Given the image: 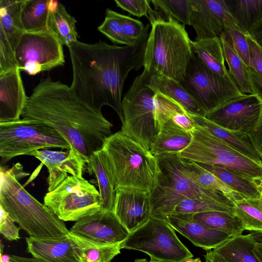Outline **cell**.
Returning <instances> with one entry per match:
<instances>
[{"mask_svg": "<svg viewBox=\"0 0 262 262\" xmlns=\"http://www.w3.org/2000/svg\"><path fill=\"white\" fill-rule=\"evenodd\" d=\"M150 25L133 45L119 46L100 40L95 43L77 41L69 48L72 67L70 88L81 100L99 111L112 107L122 123V95L130 71L144 66Z\"/></svg>", "mask_w": 262, "mask_h": 262, "instance_id": "1", "label": "cell"}, {"mask_svg": "<svg viewBox=\"0 0 262 262\" xmlns=\"http://www.w3.org/2000/svg\"><path fill=\"white\" fill-rule=\"evenodd\" d=\"M22 117L54 128L87 161L113 134V125L101 111L81 100L70 86L50 77L41 79L33 89Z\"/></svg>", "mask_w": 262, "mask_h": 262, "instance_id": "2", "label": "cell"}, {"mask_svg": "<svg viewBox=\"0 0 262 262\" xmlns=\"http://www.w3.org/2000/svg\"><path fill=\"white\" fill-rule=\"evenodd\" d=\"M28 175L19 163L11 168L1 166L0 207L33 239H64L70 232L64 222L19 182Z\"/></svg>", "mask_w": 262, "mask_h": 262, "instance_id": "3", "label": "cell"}, {"mask_svg": "<svg viewBox=\"0 0 262 262\" xmlns=\"http://www.w3.org/2000/svg\"><path fill=\"white\" fill-rule=\"evenodd\" d=\"M160 171L150 193V217L166 221L187 199L217 202L233 207V202L222 192L204 187L184 171L183 159L176 155L156 157Z\"/></svg>", "mask_w": 262, "mask_h": 262, "instance_id": "4", "label": "cell"}, {"mask_svg": "<svg viewBox=\"0 0 262 262\" xmlns=\"http://www.w3.org/2000/svg\"><path fill=\"white\" fill-rule=\"evenodd\" d=\"M102 149L111 165L116 191L126 188L152 191L160 169L150 150L121 130L108 137Z\"/></svg>", "mask_w": 262, "mask_h": 262, "instance_id": "5", "label": "cell"}, {"mask_svg": "<svg viewBox=\"0 0 262 262\" xmlns=\"http://www.w3.org/2000/svg\"><path fill=\"white\" fill-rule=\"evenodd\" d=\"M144 69L180 83L192 56V40L185 26L172 19L150 24Z\"/></svg>", "mask_w": 262, "mask_h": 262, "instance_id": "6", "label": "cell"}, {"mask_svg": "<svg viewBox=\"0 0 262 262\" xmlns=\"http://www.w3.org/2000/svg\"><path fill=\"white\" fill-rule=\"evenodd\" d=\"M151 75L144 69L124 96L121 130L149 150L159 132L155 120L156 92L149 85Z\"/></svg>", "mask_w": 262, "mask_h": 262, "instance_id": "7", "label": "cell"}, {"mask_svg": "<svg viewBox=\"0 0 262 262\" xmlns=\"http://www.w3.org/2000/svg\"><path fill=\"white\" fill-rule=\"evenodd\" d=\"M191 134L189 144L177 155L181 158L221 167L256 181L262 179V164L249 159L199 125H195Z\"/></svg>", "mask_w": 262, "mask_h": 262, "instance_id": "8", "label": "cell"}, {"mask_svg": "<svg viewBox=\"0 0 262 262\" xmlns=\"http://www.w3.org/2000/svg\"><path fill=\"white\" fill-rule=\"evenodd\" d=\"M71 145L57 130L31 119L0 123V156L7 162L20 155L50 148L68 149Z\"/></svg>", "mask_w": 262, "mask_h": 262, "instance_id": "9", "label": "cell"}, {"mask_svg": "<svg viewBox=\"0 0 262 262\" xmlns=\"http://www.w3.org/2000/svg\"><path fill=\"white\" fill-rule=\"evenodd\" d=\"M44 204L62 221H77L101 210L99 191L83 177L69 176L47 192Z\"/></svg>", "mask_w": 262, "mask_h": 262, "instance_id": "10", "label": "cell"}, {"mask_svg": "<svg viewBox=\"0 0 262 262\" xmlns=\"http://www.w3.org/2000/svg\"><path fill=\"white\" fill-rule=\"evenodd\" d=\"M121 247L143 252L150 259L160 261L181 262L193 257L166 221L151 217L142 227L129 233Z\"/></svg>", "mask_w": 262, "mask_h": 262, "instance_id": "11", "label": "cell"}, {"mask_svg": "<svg viewBox=\"0 0 262 262\" xmlns=\"http://www.w3.org/2000/svg\"><path fill=\"white\" fill-rule=\"evenodd\" d=\"M180 83L196 100L206 114L244 94L233 80L211 71L194 53Z\"/></svg>", "mask_w": 262, "mask_h": 262, "instance_id": "12", "label": "cell"}, {"mask_svg": "<svg viewBox=\"0 0 262 262\" xmlns=\"http://www.w3.org/2000/svg\"><path fill=\"white\" fill-rule=\"evenodd\" d=\"M63 46L49 31L25 32L15 52L17 67L29 75H35L63 66Z\"/></svg>", "mask_w": 262, "mask_h": 262, "instance_id": "13", "label": "cell"}, {"mask_svg": "<svg viewBox=\"0 0 262 262\" xmlns=\"http://www.w3.org/2000/svg\"><path fill=\"white\" fill-rule=\"evenodd\" d=\"M262 101L255 94H242L225 102L204 117L226 129L249 133L256 125Z\"/></svg>", "mask_w": 262, "mask_h": 262, "instance_id": "14", "label": "cell"}, {"mask_svg": "<svg viewBox=\"0 0 262 262\" xmlns=\"http://www.w3.org/2000/svg\"><path fill=\"white\" fill-rule=\"evenodd\" d=\"M24 1H0V74L17 68L15 52L25 32L20 13Z\"/></svg>", "mask_w": 262, "mask_h": 262, "instance_id": "15", "label": "cell"}, {"mask_svg": "<svg viewBox=\"0 0 262 262\" xmlns=\"http://www.w3.org/2000/svg\"><path fill=\"white\" fill-rule=\"evenodd\" d=\"M189 26L196 34L195 39L220 37L233 19L225 0H189Z\"/></svg>", "mask_w": 262, "mask_h": 262, "instance_id": "16", "label": "cell"}, {"mask_svg": "<svg viewBox=\"0 0 262 262\" xmlns=\"http://www.w3.org/2000/svg\"><path fill=\"white\" fill-rule=\"evenodd\" d=\"M70 232L85 239L105 245L121 244L129 234L113 211L103 210L76 221Z\"/></svg>", "mask_w": 262, "mask_h": 262, "instance_id": "17", "label": "cell"}, {"mask_svg": "<svg viewBox=\"0 0 262 262\" xmlns=\"http://www.w3.org/2000/svg\"><path fill=\"white\" fill-rule=\"evenodd\" d=\"M27 251L33 257L47 262H80L82 252L99 244L71 233L61 240L26 238Z\"/></svg>", "mask_w": 262, "mask_h": 262, "instance_id": "18", "label": "cell"}, {"mask_svg": "<svg viewBox=\"0 0 262 262\" xmlns=\"http://www.w3.org/2000/svg\"><path fill=\"white\" fill-rule=\"evenodd\" d=\"M30 156L38 159L48 169V190L50 192L59 186L68 174L82 177L87 160L72 146L66 151H54L49 148L32 151Z\"/></svg>", "mask_w": 262, "mask_h": 262, "instance_id": "19", "label": "cell"}, {"mask_svg": "<svg viewBox=\"0 0 262 262\" xmlns=\"http://www.w3.org/2000/svg\"><path fill=\"white\" fill-rule=\"evenodd\" d=\"M113 212L129 233L135 231L150 218V192L133 188H118Z\"/></svg>", "mask_w": 262, "mask_h": 262, "instance_id": "20", "label": "cell"}, {"mask_svg": "<svg viewBox=\"0 0 262 262\" xmlns=\"http://www.w3.org/2000/svg\"><path fill=\"white\" fill-rule=\"evenodd\" d=\"M28 100L18 67L0 74V123L19 120Z\"/></svg>", "mask_w": 262, "mask_h": 262, "instance_id": "21", "label": "cell"}, {"mask_svg": "<svg viewBox=\"0 0 262 262\" xmlns=\"http://www.w3.org/2000/svg\"><path fill=\"white\" fill-rule=\"evenodd\" d=\"M165 221L194 245L206 251L215 249L231 237L198 222L192 214H173Z\"/></svg>", "mask_w": 262, "mask_h": 262, "instance_id": "22", "label": "cell"}, {"mask_svg": "<svg viewBox=\"0 0 262 262\" xmlns=\"http://www.w3.org/2000/svg\"><path fill=\"white\" fill-rule=\"evenodd\" d=\"M86 168L89 174L96 177L101 198V210L113 211L116 191L111 165L102 148L90 157Z\"/></svg>", "mask_w": 262, "mask_h": 262, "instance_id": "23", "label": "cell"}, {"mask_svg": "<svg viewBox=\"0 0 262 262\" xmlns=\"http://www.w3.org/2000/svg\"><path fill=\"white\" fill-rule=\"evenodd\" d=\"M189 115L195 125L203 127L222 140L249 159L262 164V159L247 134L222 127L206 119L204 116L190 113Z\"/></svg>", "mask_w": 262, "mask_h": 262, "instance_id": "24", "label": "cell"}, {"mask_svg": "<svg viewBox=\"0 0 262 262\" xmlns=\"http://www.w3.org/2000/svg\"><path fill=\"white\" fill-rule=\"evenodd\" d=\"M191 138L190 133L169 120L161 126L150 151L155 157L178 155L188 146Z\"/></svg>", "mask_w": 262, "mask_h": 262, "instance_id": "25", "label": "cell"}, {"mask_svg": "<svg viewBox=\"0 0 262 262\" xmlns=\"http://www.w3.org/2000/svg\"><path fill=\"white\" fill-rule=\"evenodd\" d=\"M150 87L156 92L175 100L190 113L205 116L206 112L196 100L178 81L158 73H152Z\"/></svg>", "mask_w": 262, "mask_h": 262, "instance_id": "26", "label": "cell"}, {"mask_svg": "<svg viewBox=\"0 0 262 262\" xmlns=\"http://www.w3.org/2000/svg\"><path fill=\"white\" fill-rule=\"evenodd\" d=\"M76 20L57 1H50L48 29L64 46L69 48L78 41Z\"/></svg>", "mask_w": 262, "mask_h": 262, "instance_id": "27", "label": "cell"}, {"mask_svg": "<svg viewBox=\"0 0 262 262\" xmlns=\"http://www.w3.org/2000/svg\"><path fill=\"white\" fill-rule=\"evenodd\" d=\"M191 47L193 53L209 69L222 77L233 80L225 66L219 37L195 39L192 41Z\"/></svg>", "mask_w": 262, "mask_h": 262, "instance_id": "28", "label": "cell"}, {"mask_svg": "<svg viewBox=\"0 0 262 262\" xmlns=\"http://www.w3.org/2000/svg\"><path fill=\"white\" fill-rule=\"evenodd\" d=\"M256 243L251 233L230 237L213 249L228 262H259L253 250Z\"/></svg>", "mask_w": 262, "mask_h": 262, "instance_id": "29", "label": "cell"}, {"mask_svg": "<svg viewBox=\"0 0 262 262\" xmlns=\"http://www.w3.org/2000/svg\"><path fill=\"white\" fill-rule=\"evenodd\" d=\"M225 61L228 72L241 92L244 94H251L252 91L249 82L248 68L235 51L231 41L225 31L220 36Z\"/></svg>", "mask_w": 262, "mask_h": 262, "instance_id": "30", "label": "cell"}, {"mask_svg": "<svg viewBox=\"0 0 262 262\" xmlns=\"http://www.w3.org/2000/svg\"><path fill=\"white\" fill-rule=\"evenodd\" d=\"M232 17L245 33L262 18V0H225Z\"/></svg>", "mask_w": 262, "mask_h": 262, "instance_id": "31", "label": "cell"}, {"mask_svg": "<svg viewBox=\"0 0 262 262\" xmlns=\"http://www.w3.org/2000/svg\"><path fill=\"white\" fill-rule=\"evenodd\" d=\"M183 164L185 174L199 185L206 188L222 192L233 203L246 198L233 191L219 178L203 168L198 163L183 159Z\"/></svg>", "mask_w": 262, "mask_h": 262, "instance_id": "32", "label": "cell"}, {"mask_svg": "<svg viewBox=\"0 0 262 262\" xmlns=\"http://www.w3.org/2000/svg\"><path fill=\"white\" fill-rule=\"evenodd\" d=\"M50 1L25 0L20 13L21 22L25 32L49 31L48 19Z\"/></svg>", "mask_w": 262, "mask_h": 262, "instance_id": "33", "label": "cell"}, {"mask_svg": "<svg viewBox=\"0 0 262 262\" xmlns=\"http://www.w3.org/2000/svg\"><path fill=\"white\" fill-rule=\"evenodd\" d=\"M198 164L219 178L233 191L244 197L252 199L260 198L257 181L243 177L221 167Z\"/></svg>", "mask_w": 262, "mask_h": 262, "instance_id": "34", "label": "cell"}, {"mask_svg": "<svg viewBox=\"0 0 262 262\" xmlns=\"http://www.w3.org/2000/svg\"><path fill=\"white\" fill-rule=\"evenodd\" d=\"M198 222L206 226L224 232L230 237L243 234L245 230L239 220L227 212L211 211L192 214Z\"/></svg>", "mask_w": 262, "mask_h": 262, "instance_id": "35", "label": "cell"}, {"mask_svg": "<svg viewBox=\"0 0 262 262\" xmlns=\"http://www.w3.org/2000/svg\"><path fill=\"white\" fill-rule=\"evenodd\" d=\"M233 214L245 230L262 232V201L260 198H244L235 202Z\"/></svg>", "mask_w": 262, "mask_h": 262, "instance_id": "36", "label": "cell"}, {"mask_svg": "<svg viewBox=\"0 0 262 262\" xmlns=\"http://www.w3.org/2000/svg\"><path fill=\"white\" fill-rule=\"evenodd\" d=\"M156 21L172 19L184 26H189V0H151Z\"/></svg>", "mask_w": 262, "mask_h": 262, "instance_id": "37", "label": "cell"}, {"mask_svg": "<svg viewBox=\"0 0 262 262\" xmlns=\"http://www.w3.org/2000/svg\"><path fill=\"white\" fill-rule=\"evenodd\" d=\"M103 23L98 27V30L106 36L113 42L130 46L134 45L124 34L119 17V13L107 9Z\"/></svg>", "mask_w": 262, "mask_h": 262, "instance_id": "38", "label": "cell"}, {"mask_svg": "<svg viewBox=\"0 0 262 262\" xmlns=\"http://www.w3.org/2000/svg\"><path fill=\"white\" fill-rule=\"evenodd\" d=\"M211 211L225 212L234 215L233 207L217 202L190 199L184 200L179 204L173 214H195Z\"/></svg>", "mask_w": 262, "mask_h": 262, "instance_id": "39", "label": "cell"}, {"mask_svg": "<svg viewBox=\"0 0 262 262\" xmlns=\"http://www.w3.org/2000/svg\"><path fill=\"white\" fill-rule=\"evenodd\" d=\"M227 33L232 45L246 66L250 68V53L246 33L237 25L234 19L229 20L226 25Z\"/></svg>", "mask_w": 262, "mask_h": 262, "instance_id": "40", "label": "cell"}, {"mask_svg": "<svg viewBox=\"0 0 262 262\" xmlns=\"http://www.w3.org/2000/svg\"><path fill=\"white\" fill-rule=\"evenodd\" d=\"M121 244H99L85 249L80 255V262H112L120 253Z\"/></svg>", "mask_w": 262, "mask_h": 262, "instance_id": "41", "label": "cell"}, {"mask_svg": "<svg viewBox=\"0 0 262 262\" xmlns=\"http://www.w3.org/2000/svg\"><path fill=\"white\" fill-rule=\"evenodd\" d=\"M116 5L130 14L137 17L146 16L150 24L156 21L155 13L150 6L149 0L115 1Z\"/></svg>", "mask_w": 262, "mask_h": 262, "instance_id": "42", "label": "cell"}, {"mask_svg": "<svg viewBox=\"0 0 262 262\" xmlns=\"http://www.w3.org/2000/svg\"><path fill=\"white\" fill-rule=\"evenodd\" d=\"M123 32L131 41L136 42L142 35L145 26L139 20L119 13Z\"/></svg>", "mask_w": 262, "mask_h": 262, "instance_id": "43", "label": "cell"}, {"mask_svg": "<svg viewBox=\"0 0 262 262\" xmlns=\"http://www.w3.org/2000/svg\"><path fill=\"white\" fill-rule=\"evenodd\" d=\"M0 217V232L7 240L12 241L19 239V227L15 226L14 222L2 208Z\"/></svg>", "mask_w": 262, "mask_h": 262, "instance_id": "44", "label": "cell"}, {"mask_svg": "<svg viewBox=\"0 0 262 262\" xmlns=\"http://www.w3.org/2000/svg\"><path fill=\"white\" fill-rule=\"evenodd\" d=\"M246 36L249 47L250 69L262 76V47L248 33Z\"/></svg>", "mask_w": 262, "mask_h": 262, "instance_id": "45", "label": "cell"}, {"mask_svg": "<svg viewBox=\"0 0 262 262\" xmlns=\"http://www.w3.org/2000/svg\"><path fill=\"white\" fill-rule=\"evenodd\" d=\"M247 135L262 159V109L255 126Z\"/></svg>", "mask_w": 262, "mask_h": 262, "instance_id": "46", "label": "cell"}, {"mask_svg": "<svg viewBox=\"0 0 262 262\" xmlns=\"http://www.w3.org/2000/svg\"><path fill=\"white\" fill-rule=\"evenodd\" d=\"M248 76L252 94L257 95L262 101V76L252 70H248Z\"/></svg>", "mask_w": 262, "mask_h": 262, "instance_id": "47", "label": "cell"}, {"mask_svg": "<svg viewBox=\"0 0 262 262\" xmlns=\"http://www.w3.org/2000/svg\"><path fill=\"white\" fill-rule=\"evenodd\" d=\"M248 33L262 47V18Z\"/></svg>", "mask_w": 262, "mask_h": 262, "instance_id": "48", "label": "cell"}, {"mask_svg": "<svg viewBox=\"0 0 262 262\" xmlns=\"http://www.w3.org/2000/svg\"><path fill=\"white\" fill-rule=\"evenodd\" d=\"M204 256L205 262H228L214 250L207 251Z\"/></svg>", "mask_w": 262, "mask_h": 262, "instance_id": "49", "label": "cell"}, {"mask_svg": "<svg viewBox=\"0 0 262 262\" xmlns=\"http://www.w3.org/2000/svg\"><path fill=\"white\" fill-rule=\"evenodd\" d=\"M10 258L12 262H47L34 257L27 258L15 255H10Z\"/></svg>", "mask_w": 262, "mask_h": 262, "instance_id": "50", "label": "cell"}, {"mask_svg": "<svg viewBox=\"0 0 262 262\" xmlns=\"http://www.w3.org/2000/svg\"><path fill=\"white\" fill-rule=\"evenodd\" d=\"M253 252L259 261L262 262V245L256 244Z\"/></svg>", "mask_w": 262, "mask_h": 262, "instance_id": "51", "label": "cell"}, {"mask_svg": "<svg viewBox=\"0 0 262 262\" xmlns=\"http://www.w3.org/2000/svg\"><path fill=\"white\" fill-rule=\"evenodd\" d=\"M252 235L256 244L262 245V232H252Z\"/></svg>", "mask_w": 262, "mask_h": 262, "instance_id": "52", "label": "cell"}, {"mask_svg": "<svg viewBox=\"0 0 262 262\" xmlns=\"http://www.w3.org/2000/svg\"><path fill=\"white\" fill-rule=\"evenodd\" d=\"M181 262H202L200 258L197 257L193 258L192 257H188L186 258L183 260H182Z\"/></svg>", "mask_w": 262, "mask_h": 262, "instance_id": "53", "label": "cell"}, {"mask_svg": "<svg viewBox=\"0 0 262 262\" xmlns=\"http://www.w3.org/2000/svg\"><path fill=\"white\" fill-rule=\"evenodd\" d=\"M258 183V187L260 193V199L262 201V179Z\"/></svg>", "mask_w": 262, "mask_h": 262, "instance_id": "54", "label": "cell"}, {"mask_svg": "<svg viewBox=\"0 0 262 262\" xmlns=\"http://www.w3.org/2000/svg\"><path fill=\"white\" fill-rule=\"evenodd\" d=\"M134 262H150V261H148L145 258H139V259H136Z\"/></svg>", "mask_w": 262, "mask_h": 262, "instance_id": "55", "label": "cell"}, {"mask_svg": "<svg viewBox=\"0 0 262 262\" xmlns=\"http://www.w3.org/2000/svg\"><path fill=\"white\" fill-rule=\"evenodd\" d=\"M150 262H164V261H157V260L150 259Z\"/></svg>", "mask_w": 262, "mask_h": 262, "instance_id": "56", "label": "cell"}]
</instances>
